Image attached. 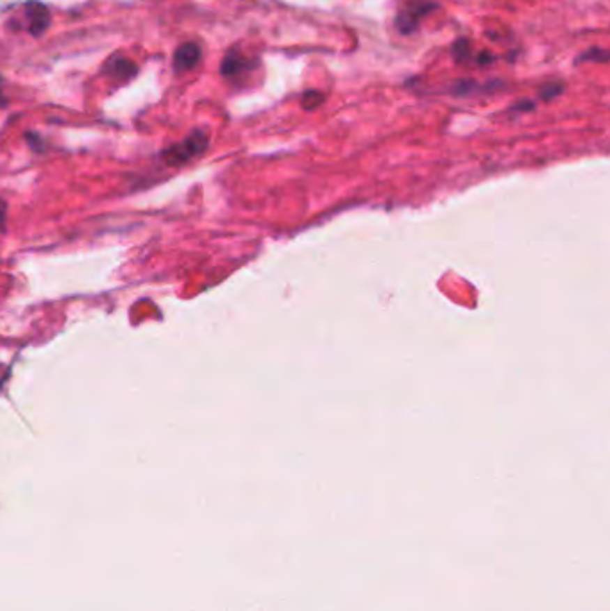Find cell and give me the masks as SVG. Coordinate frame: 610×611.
I'll list each match as a JSON object with an SVG mask.
<instances>
[{
  "instance_id": "6da1fadb",
  "label": "cell",
  "mask_w": 610,
  "mask_h": 611,
  "mask_svg": "<svg viewBox=\"0 0 610 611\" xmlns=\"http://www.w3.org/2000/svg\"><path fill=\"white\" fill-rule=\"evenodd\" d=\"M439 6L432 0H403L396 15V27L401 34H412L419 29L421 22Z\"/></svg>"
},
{
  "instance_id": "7a4b0ae2",
  "label": "cell",
  "mask_w": 610,
  "mask_h": 611,
  "mask_svg": "<svg viewBox=\"0 0 610 611\" xmlns=\"http://www.w3.org/2000/svg\"><path fill=\"white\" fill-rule=\"evenodd\" d=\"M208 144H210V138H208L206 132L194 131L181 144L172 145L170 148H167L163 152V160H165L167 164L179 167V164H185L188 161L195 160L197 156H201L202 152L208 148Z\"/></svg>"
},
{
  "instance_id": "3957f363",
  "label": "cell",
  "mask_w": 610,
  "mask_h": 611,
  "mask_svg": "<svg viewBox=\"0 0 610 611\" xmlns=\"http://www.w3.org/2000/svg\"><path fill=\"white\" fill-rule=\"evenodd\" d=\"M256 66V61L247 59L243 54H240L238 50H231V52L226 54V58L222 59V65H220V72L226 77H236V75H242L245 72H251Z\"/></svg>"
},
{
  "instance_id": "277c9868",
  "label": "cell",
  "mask_w": 610,
  "mask_h": 611,
  "mask_svg": "<svg viewBox=\"0 0 610 611\" xmlns=\"http://www.w3.org/2000/svg\"><path fill=\"white\" fill-rule=\"evenodd\" d=\"M201 61V47L197 43H185L174 54V68L178 72L192 70Z\"/></svg>"
},
{
  "instance_id": "5b68a950",
  "label": "cell",
  "mask_w": 610,
  "mask_h": 611,
  "mask_svg": "<svg viewBox=\"0 0 610 611\" xmlns=\"http://www.w3.org/2000/svg\"><path fill=\"white\" fill-rule=\"evenodd\" d=\"M27 17H29V31L33 36H42L50 24V13L40 2H29L25 6Z\"/></svg>"
},
{
  "instance_id": "8992f818",
  "label": "cell",
  "mask_w": 610,
  "mask_h": 611,
  "mask_svg": "<svg viewBox=\"0 0 610 611\" xmlns=\"http://www.w3.org/2000/svg\"><path fill=\"white\" fill-rule=\"evenodd\" d=\"M137 70H138L137 65L125 58H116L115 61H113V65L107 68V72H109L115 79H119V81H128V79L135 77V75H137Z\"/></svg>"
},
{
  "instance_id": "52a82bcc",
  "label": "cell",
  "mask_w": 610,
  "mask_h": 611,
  "mask_svg": "<svg viewBox=\"0 0 610 611\" xmlns=\"http://www.w3.org/2000/svg\"><path fill=\"white\" fill-rule=\"evenodd\" d=\"M322 102H324V93H321V91H317V90L305 91L301 97V106H303V109H306V111L317 109V107L322 106Z\"/></svg>"
},
{
  "instance_id": "ba28073f",
  "label": "cell",
  "mask_w": 610,
  "mask_h": 611,
  "mask_svg": "<svg viewBox=\"0 0 610 611\" xmlns=\"http://www.w3.org/2000/svg\"><path fill=\"white\" fill-rule=\"evenodd\" d=\"M455 63H466L471 58V47L467 40H458L451 49Z\"/></svg>"
},
{
  "instance_id": "9c48e42d",
  "label": "cell",
  "mask_w": 610,
  "mask_h": 611,
  "mask_svg": "<svg viewBox=\"0 0 610 611\" xmlns=\"http://www.w3.org/2000/svg\"><path fill=\"white\" fill-rule=\"evenodd\" d=\"M562 91H564V84H562V82H548V84H544V86L539 90V97L548 102V100L558 97Z\"/></svg>"
},
{
  "instance_id": "30bf717a",
  "label": "cell",
  "mask_w": 610,
  "mask_h": 611,
  "mask_svg": "<svg viewBox=\"0 0 610 611\" xmlns=\"http://www.w3.org/2000/svg\"><path fill=\"white\" fill-rule=\"evenodd\" d=\"M607 50L598 49V47H594V49H589L587 52L580 54V58L578 61H596V63H607Z\"/></svg>"
},
{
  "instance_id": "8fae6325",
  "label": "cell",
  "mask_w": 610,
  "mask_h": 611,
  "mask_svg": "<svg viewBox=\"0 0 610 611\" xmlns=\"http://www.w3.org/2000/svg\"><path fill=\"white\" fill-rule=\"evenodd\" d=\"M2 99H4V97H2V86H0V106H2V102H4Z\"/></svg>"
}]
</instances>
